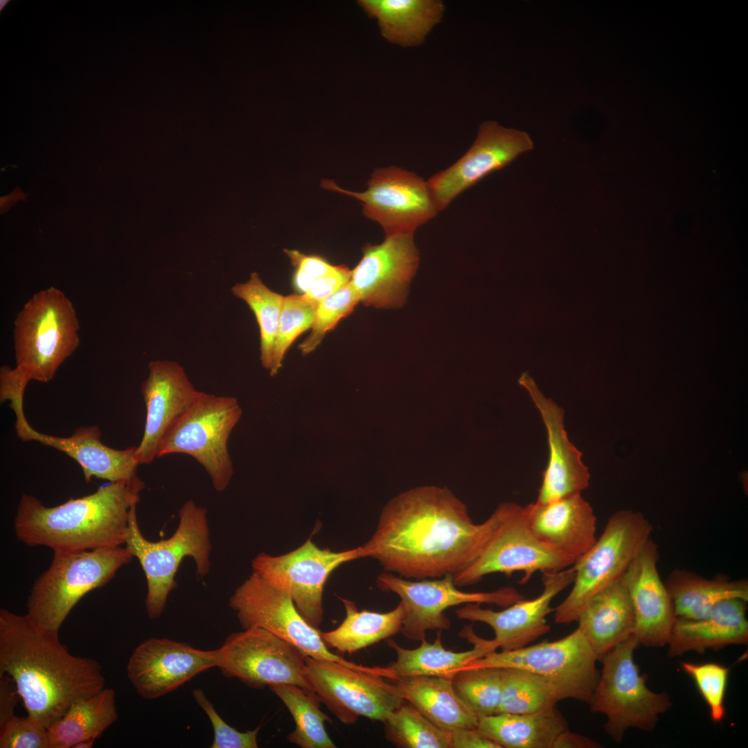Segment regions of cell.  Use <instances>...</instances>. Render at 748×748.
I'll return each mask as SVG.
<instances>
[{"instance_id":"6da1fadb","label":"cell","mask_w":748,"mask_h":748,"mask_svg":"<svg viewBox=\"0 0 748 748\" xmlns=\"http://www.w3.org/2000/svg\"><path fill=\"white\" fill-rule=\"evenodd\" d=\"M515 505L503 503L476 524L449 489H410L384 507L375 531L362 546L364 558L407 579L455 576L475 560Z\"/></svg>"},{"instance_id":"7a4b0ae2","label":"cell","mask_w":748,"mask_h":748,"mask_svg":"<svg viewBox=\"0 0 748 748\" xmlns=\"http://www.w3.org/2000/svg\"><path fill=\"white\" fill-rule=\"evenodd\" d=\"M9 676L27 715L47 729L76 700L105 688L100 664L75 656L59 632L38 627L26 614L0 610V675Z\"/></svg>"},{"instance_id":"3957f363","label":"cell","mask_w":748,"mask_h":748,"mask_svg":"<svg viewBox=\"0 0 748 748\" xmlns=\"http://www.w3.org/2000/svg\"><path fill=\"white\" fill-rule=\"evenodd\" d=\"M143 488L138 477L109 482L53 507L24 494L14 519L16 536L28 546H45L53 552L119 546L125 542L130 510Z\"/></svg>"},{"instance_id":"277c9868","label":"cell","mask_w":748,"mask_h":748,"mask_svg":"<svg viewBox=\"0 0 748 748\" xmlns=\"http://www.w3.org/2000/svg\"><path fill=\"white\" fill-rule=\"evenodd\" d=\"M136 505L130 510L125 546L140 562L147 582L145 609L151 619L164 611L167 598L176 588V573L183 559L193 558L201 576L210 570L211 545L206 510L193 500L179 511V522L173 535L166 540L150 542L141 533L136 516Z\"/></svg>"},{"instance_id":"5b68a950","label":"cell","mask_w":748,"mask_h":748,"mask_svg":"<svg viewBox=\"0 0 748 748\" xmlns=\"http://www.w3.org/2000/svg\"><path fill=\"white\" fill-rule=\"evenodd\" d=\"M134 556L126 547L53 552L52 562L33 585L28 617L44 630L59 632L79 600L108 583Z\"/></svg>"},{"instance_id":"8992f818","label":"cell","mask_w":748,"mask_h":748,"mask_svg":"<svg viewBox=\"0 0 748 748\" xmlns=\"http://www.w3.org/2000/svg\"><path fill=\"white\" fill-rule=\"evenodd\" d=\"M80 325L70 299L50 287L32 296L14 320L16 367L30 380L46 383L80 344Z\"/></svg>"},{"instance_id":"52a82bcc","label":"cell","mask_w":748,"mask_h":748,"mask_svg":"<svg viewBox=\"0 0 748 748\" xmlns=\"http://www.w3.org/2000/svg\"><path fill=\"white\" fill-rule=\"evenodd\" d=\"M638 646L632 634L602 658L601 673L587 703L591 713L606 717L604 729L616 743L629 729L654 730L659 716L673 705L666 693L647 686V678L634 659Z\"/></svg>"},{"instance_id":"ba28073f","label":"cell","mask_w":748,"mask_h":748,"mask_svg":"<svg viewBox=\"0 0 748 748\" xmlns=\"http://www.w3.org/2000/svg\"><path fill=\"white\" fill-rule=\"evenodd\" d=\"M652 532V523L640 512L622 510L610 516L601 535L573 564V587L554 608L555 622L577 621L588 600L623 576Z\"/></svg>"},{"instance_id":"9c48e42d","label":"cell","mask_w":748,"mask_h":748,"mask_svg":"<svg viewBox=\"0 0 748 748\" xmlns=\"http://www.w3.org/2000/svg\"><path fill=\"white\" fill-rule=\"evenodd\" d=\"M241 415L235 398L199 391L164 436L157 457L189 455L205 469L217 491L225 490L233 474L227 443Z\"/></svg>"},{"instance_id":"30bf717a","label":"cell","mask_w":748,"mask_h":748,"mask_svg":"<svg viewBox=\"0 0 748 748\" xmlns=\"http://www.w3.org/2000/svg\"><path fill=\"white\" fill-rule=\"evenodd\" d=\"M597 657L577 627L567 636L510 650L492 651L465 668H518L546 679L563 700L588 703L599 677ZM463 669V668H462Z\"/></svg>"},{"instance_id":"8fae6325","label":"cell","mask_w":748,"mask_h":748,"mask_svg":"<svg viewBox=\"0 0 748 748\" xmlns=\"http://www.w3.org/2000/svg\"><path fill=\"white\" fill-rule=\"evenodd\" d=\"M229 605L243 630L262 628L294 645L307 657L366 669L332 652L319 628L310 625L299 613L289 591L253 571L235 589Z\"/></svg>"},{"instance_id":"7c38bea8","label":"cell","mask_w":748,"mask_h":748,"mask_svg":"<svg viewBox=\"0 0 748 748\" xmlns=\"http://www.w3.org/2000/svg\"><path fill=\"white\" fill-rule=\"evenodd\" d=\"M376 585L380 590L399 596L404 609L400 632L405 638L416 641L425 639L427 631L449 630L451 622L444 612L449 607L479 603L505 608L524 598L513 587H503L492 591H461L455 585L452 574L413 581L384 571L377 577Z\"/></svg>"},{"instance_id":"4fadbf2b","label":"cell","mask_w":748,"mask_h":748,"mask_svg":"<svg viewBox=\"0 0 748 748\" xmlns=\"http://www.w3.org/2000/svg\"><path fill=\"white\" fill-rule=\"evenodd\" d=\"M217 668L253 688L288 684L316 694L306 670V656L296 647L259 627L229 635L217 649Z\"/></svg>"},{"instance_id":"5bb4252c","label":"cell","mask_w":748,"mask_h":748,"mask_svg":"<svg viewBox=\"0 0 748 748\" xmlns=\"http://www.w3.org/2000/svg\"><path fill=\"white\" fill-rule=\"evenodd\" d=\"M308 678L327 709L344 724L359 716L382 723L404 702L394 684L377 675L340 663L305 657Z\"/></svg>"},{"instance_id":"9a60e30c","label":"cell","mask_w":748,"mask_h":748,"mask_svg":"<svg viewBox=\"0 0 748 748\" xmlns=\"http://www.w3.org/2000/svg\"><path fill=\"white\" fill-rule=\"evenodd\" d=\"M575 560L549 546L530 528L523 507L516 504L488 540L479 556L454 576L457 587L474 585L486 576L522 572L525 584L537 571L554 572L571 567Z\"/></svg>"},{"instance_id":"2e32d148","label":"cell","mask_w":748,"mask_h":748,"mask_svg":"<svg viewBox=\"0 0 748 748\" xmlns=\"http://www.w3.org/2000/svg\"><path fill=\"white\" fill-rule=\"evenodd\" d=\"M363 558L362 546L333 551L319 548L309 538L285 554H259L253 559L252 568L253 572L287 589L301 616L319 628L323 621V592L328 577L341 564Z\"/></svg>"},{"instance_id":"e0dca14e","label":"cell","mask_w":748,"mask_h":748,"mask_svg":"<svg viewBox=\"0 0 748 748\" xmlns=\"http://www.w3.org/2000/svg\"><path fill=\"white\" fill-rule=\"evenodd\" d=\"M361 193L343 189L332 180L321 186L360 201L364 215L381 225L386 236L413 234L438 212L427 181L413 172L395 166L377 169Z\"/></svg>"},{"instance_id":"ac0fdd59","label":"cell","mask_w":748,"mask_h":748,"mask_svg":"<svg viewBox=\"0 0 748 748\" xmlns=\"http://www.w3.org/2000/svg\"><path fill=\"white\" fill-rule=\"evenodd\" d=\"M533 147L526 132L506 128L493 121L483 123L467 152L450 167L427 181L438 211L445 209L465 190Z\"/></svg>"},{"instance_id":"d6986e66","label":"cell","mask_w":748,"mask_h":748,"mask_svg":"<svg viewBox=\"0 0 748 748\" xmlns=\"http://www.w3.org/2000/svg\"><path fill=\"white\" fill-rule=\"evenodd\" d=\"M413 235L386 236L382 243L364 247L350 280L360 302L377 308H398L404 304L419 260Z\"/></svg>"},{"instance_id":"ffe728a7","label":"cell","mask_w":748,"mask_h":748,"mask_svg":"<svg viewBox=\"0 0 748 748\" xmlns=\"http://www.w3.org/2000/svg\"><path fill=\"white\" fill-rule=\"evenodd\" d=\"M24 398V393L20 392L6 398L15 414V429L19 439L37 441L64 453L80 465L86 483L93 477L117 482L137 477L139 463L135 458L136 447L116 449L106 446L100 440L98 426L80 427L71 436L64 438L40 433L26 418Z\"/></svg>"},{"instance_id":"44dd1931","label":"cell","mask_w":748,"mask_h":748,"mask_svg":"<svg viewBox=\"0 0 748 748\" xmlns=\"http://www.w3.org/2000/svg\"><path fill=\"white\" fill-rule=\"evenodd\" d=\"M217 650H202L167 639L150 638L133 651L127 674L140 696L154 700L217 667Z\"/></svg>"},{"instance_id":"7402d4cb","label":"cell","mask_w":748,"mask_h":748,"mask_svg":"<svg viewBox=\"0 0 748 748\" xmlns=\"http://www.w3.org/2000/svg\"><path fill=\"white\" fill-rule=\"evenodd\" d=\"M574 578L572 565L559 571L544 572L542 576L543 590L535 598H522L501 611L483 608L479 603H467L457 609L456 615L459 619L491 627L501 651L517 650L550 630L546 616L554 611L552 600L573 583Z\"/></svg>"},{"instance_id":"603a6c76","label":"cell","mask_w":748,"mask_h":748,"mask_svg":"<svg viewBox=\"0 0 748 748\" xmlns=\"http://www.w3.org/2000/svg\"><path fill=\"white\" fill-rule=\"evenodd\" d=\"M141 386L146 407L144 433L136 447L139 464H150L157 457L166 434L195 400L199 391L189 380L184 368L170 360H153Z\"/></svg>"},{"instance_id":"cb8c5ba5","label":"cell","mask_w":748,"mask_h":748,"mask_svg":"<svg viewBox=\"0 0 748 748\" xmlns=\"http://www.w3.org/2000/svg\"><path fill=\"white\" fill-rule=\"evenodd\" d=\"M659 550L650 538L621 577L632 604L639 645H667L677 619L670 596L657 569Z\"/></svg>"},{"instance_id":"d4e9b609","label":"cell","mask_w":748,"mask_h":748,"mask_svg":"<svg viewBox=\"0 0 748 748\" xmlns=\"http://www.w3.org/2000/svg\"><path fill=\"white\" fill-rule=\"evenodd\" d=\"M519 383L527 389L540 413L548 436L549 458L536 502L545 504L581 494L589 486L590 474L582 461V453L567 437L563 409L546 398L528 375L523 374Z\"/></svg>"},{"instance_id":"484cf974","label":"cell","mask_w":748,"mask_h":748,"mask_svg":"<svg viewBox=\"0 0 748 748\" xmlns=\"http://www.w3.org/2000/svg\"><path fill=\"white\" fill-rule=\"evenodd\" d=\"M533 533L557 551L577 560L596 540V517L591 505L576 494L549 503L523 507Z\"/></svg>"},{"instance_id":"4316f807","label":"cell","mask_w":748,"mask_h":748,"mask_svg":"<svg viewBox=\"0 0 748 748\" xmlns=\"http://www.w3.org/2000/svg\"><path fill=\"white\" fill-rule=\"evenodd\" d=\"M747 603L739 598L726 599L704 618H677L667 643V654L676 657L688 652L701 654L707 649L747 645Z\"/></svg>"},{"instance_id":"83f0119b","label":"cell","mask_w":748,"mask_h":748,"mask_svg":"<svg viewBox=\"0 0 748 748\" xmlns=\"http://www.w3.org/2000/svg\"><path fill=\"white\" fill-rule=\"evenodd\" d=\"M441 631H438L433 643L426 639L419 647L407 649L393 639L387 640L389 647L395 650L396 660L384 668L385 679L394 680L411 676H434L452 679L454 674L469 663L483 657L499 648L495 639L486 640L479 637L472 625H465L459 636L467 639L474 647L464 652H456L446 650L441 642Z\"/></svg>"},{"instance_id":"f1b7e54d","label":"cell","mask_w":748,"mask_h":748,"mask_svg":"<svg viewBox=\"0 0 748 748\" xmlns=\"http://www.w3.org/2000/svg\"><path fill=\"white\" fill-rule=\"evenodd\" d=\"M577 622L598 661L634 634V609L621 578L596 593L585 605Z\"/></svg>"},{"instance_id":"f546056e","label":"cell","mask_w":748,"mask_h":748,"mask_svg":"<svg viewBox=\"0 0 748 748\" xmlns=\"http://www.w3.org/2000/svg\"><path fill=\"white\" fill-rule=\"evenodd\" d=\"M399 694L440 729L477 728L479 718L459 697L452 679L411 676L393 680Z\"/></svg>"},{"instance_id":"4dcf8cb0","label":"cell","mask_w":748,"mask_h":748,"mask_svg":"<svg viewBox=\"0 0 748 748\" xmlns=\"http://www.w3.org/2000/svg\"><path fill=\"white\" fill-rule=\"evenodd\" d=\"M357 4L377 19L387 41L404 47L421 44L444 12L437 0H359Z\"/></svg>"},{"instance_id":"1f68e13d","label":"cell","mask_w":748,"mask_h":748,"mask_svg":"<svg viewBox=\"0 0 748 748\" xmlns=\"http://www.w3.org/2000/svg\"><path fill=\"white\" fill-rule=\"evenodd\" d=\"M555 706L531 713L483 717L477 729L501 748H553L558 736L568 729Z\"/></svg>"},{"instance_id":"d6a6232c","label":"cell","mask_w":748,"mask_h":748,"mask_svg":"<svg viewBox=\"0 0 748 748\" xmlns=\"http://www.w3.org/2000/svg\"><path fill=\"white\" fill-rule=\"evenodd\" d=\"M677 618L695 620L707 616L720 602L730 598L748 601L746 579H709L695 573L675 569L664 582Z\"/></svg>"},{"instance_id":"836d02e7","label":"cell","mask_w":748,"mask_h":748,"mask_svg":"<svg viewBox=\"0 0 748 748\" xmlns=\"http://www.w3.org/2000/svg\"><path fill=\"white\" fill-rule=\"evenodd\" d=\"M118 718L113 688L79 698L47 729L48 748H73L80 741L96 740Z\"/></svg>"},{"instance_id":"e575fe53","label":"cell","mask_w":748,"mask_h":748,"mask_svg":"<svg viewBox=\"0 0 748 748\" xmlns=\"http://www.w3.org/2000/svg\"><path fill=\"white\" fill-rule=\"evenodd\" d=\"M340 599L345 607V618L335 630L321 632L328 647L350 654L400 632L404 617L401 602L392 610L381 613L359 611L353 600Z\"/></svg>"},{"instance_id":"d590c367","label":"cell","mask_w":748,"mask_h":748,"mask_svg":"<svg viewBox=\"0 0 748 748\" xmlns=\"http://www.w3.org/2000/svg\"><path fill=\"white\" fill-rule=\"evenodd\" d=\"M269 688L284 703L295 722L287 741L301 748L337 747L326 730L324 723L330 718L320 709L316 694L294 684H274Z\"/></svg>"},{"instance_id":"8d00e7d4","label":"cell","mask_w":748,"mask_h":748,"mask_svg":"<svg viewBox=\"0 0 748 748\" xmlns=\"http://www.w3.org/2000/svg\"><path fill=\"white\" fill-rule=\"evenodd\" d=\"M501 699L497 713H535L562 700L558 689L536 674L518 668H501Z\"/></svg>"},{"instance_id":"74e56055","label":"cell","mask_w":748,"mask_h":748,"mask_svg":"<svg viewBox=\"0 0 748 748\" xmlns=\"http://www.w3.org/2000/svg\"><path fill=\"white\" fill-rule=\"evenodd\" d=\"M284 251L294 268V289L316 304L351 280L352 270L345 265H334L321 256L307 255L295 249Z\"/></svg>"},{"instance_id":"f35d334b","label":"cell","mask_w":748,"mask_h":748,"mask_svg":"<svg viewBox=\"0 0 748 748\" xmlns=\"http://www.w3.org/2000/svg\"><path fill=\"white\" fill-rule=\"evenodd\" d=\"M231 292L247 304L256 318L260 361L262 366L269 370L285 296L268 288L256 272L251 274L247 282L233 286Z\"/></svg>"},{"instance_id":"ab89813d","label":"cell","mask_w":748,"mask_h":748,"mask_svg":"<svg viewBox=\"0 0 748 748\" xmlns=\"http://www.w3.org/2000/svg\"><path fill=\"white\" fill-rule=\"evenodd\" d=\"M384 737L399 748H450L448 733L404 700L383 722Z\"/></svg>"},{"instance_id":"60d3db41","label":"cell","mask_w":748,"mask_h":748,"mask_svg":"<svg viewBox=\"0 0 748 748\" xmlns=\"http://www.w3.org/2000/svg\"><path fill=\"white\" fill-rule=\"evenodd\" d=\"M454 691L479 718L497 714L502 691L501 668H465L452 679Z\"/></svg>"},{"instance_id":"b9f144b4","label":"cell","mask_w":748,"mask_h":748,"mask_svg":"<svg viewBox=\"0 0 748 748\" xmlns=\"http://www.w3.org/2000/svg\"><path fill=\"white\" fill-rule=\"evenodd\" d=\"M317 304L301 294L284 297L269 374L274 376L282 366L284 356L294 340L311 328Z\"/></svg>"},{"instance_id":"7bdbcfd3","label":"cell","mask_w":748,"mask_h":748,"mask_svg":"<svg viewBox=\"0 0 748 748\" xmlns=\"http://www.w3.org/2000/svg\"><path fill=\"white\" fill-rule=\"evenodd\" d=\"M360 302L351 281L320 301L315 310L311 332L299 346L303 355L312 352L341 319L348 316Z\"/></svg>"},{"instance_id":"ee69618b","label":"cell","mask_w":748,"mask_h":748,"mask_svg":"<svg viewBox=\"0 0 748 748\" xmlns=\"http://www.w3.org/2000/svg\"><path fill=\"white\" fill-rule=\"evenodd\" d=\"M682 670L694 681L709 709L711 720L718 724L725 716L724 698L729 668L714 662L695 664L683 661Z\"/></svg>"},{"instance_id":"f6af8a7d","label":"cell","mask_w":748,"mask_h":748,"mask_svg":"<svg viewBox=\"0 0 748 748\" xmlns=\"http://www.w3.org/2000/svg\"><path fill=\"white\" fill-rule=\"evenodd\" d=\"M0 748H48L47 728L27 715L0 721Z\"/></svg>"},{"instance_id":"bcb514c9","label":"cell","mask_w":748,"mask_h":748,"mask_svg":"<svg viewBox=\"0 0 748 748\" xmlns=\"http://www.w3.org/2000/svg\"><path fill=\"white\" fill-rule=\"evenodd\" d=\"M193 697L204 711L214 731V740L211 748H257V736L260 727L245 732H240L229 725L218 715L213 704L206 697L201 688L193 691Z\"/></svg>"},{"instance_id":"7dc6e473","label":"cell","mask_w":748,"mask_h":748,"mask_svg":"<svg viewBox=\"0 0 748 748\" xmlns=\"http://www.w3.org/2000/svg\"><path fill=\"white\" fill-rule=\"evenodd\" d=\"M447 733L450 748H501L477 728H458Z\"/></svg>"},{"instance_id":"c3c4849f","label":"cell","mask_w":748,"mask_h":748,"mask_svg":"<svg viewBox=\"0 0 748 748\" xmlns=\"http://www.w3.org/2000/svg\"><path fill=\"white\" fill-rule=\"evenodd\" d=\"M603 746L593 739L571 732L569 729L562 732L553 743V748H600Z\"/></svg>"},{"instance_id":"681fc988","label":"cell","mask_w":748,"mask_h":748,"mask_svg":"<svg viewBox=\"0 0 748 748\" xmlns=\"http://www.w3.org/2000/svg\"><path fill=\"white\" fill-rule=\"evenodd\" d=\"M26 194L23 193L21 191H20V192L19 191H18V192L15 191L12 194L5 197V198L8 199V200L3 199V197H1V212L5 211V209H8V208L12 204H13V202H15L17 199H22L21 197H23L24 199H25L26 197H26Z\"/></svg>"},{"instance_id":"f907efd6","label":"cell","mask_w":748,"mask_h":748,"mask_svg":"<svg viewBox=\"0 0 748 748\" xmlns=\"http://www.w3.org/2000/svg\"><path fill=\"white\" fill-rule=\"evenodd\" d=\"M96 740H84L78 742L73 748H91Z\"/></svg>"}]
</instances>
